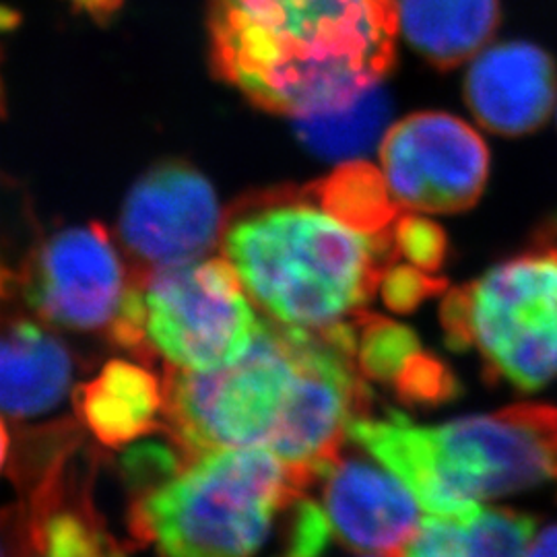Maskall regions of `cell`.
I'll use <instances>...</instances> for the list:
<instances>
[{
  "mask_svg": "<svg viewBox=\"0 0 557 557\" xmlns=\"http://www.w3.org/2000/svg\"><path fill=\"white\" fill-rule=\"evenodd\" d=\"M372 395L351 319L329 329L262 322L250 349L209 372L168 368L163 425L186 458L264 448L312 487L341 457Z\"/></svg>",
  "mask_w": 557,
  "mask_h": 557,
  "instance_id": "1",
  "label": "cell"
},
{
  "mask_svg": "<svg viewBox=\"0 0 557 557\" xmlns=\"http://www.w3.org/2000/svg\"><path fill=\"white\" fill-rule=\"evenodd\" d=\"M211 60L255 106L296 119L349 106L397 57V0H213Z\"/></svg>",
  "mask_w": 557,
  "mask_h": 557,
  "instance_id": "2",
  "label": "cell"
},
{
  "mask_svg": "<svg viewBox=\"0 0 557 557\" xmlns=\"http://www.w3.org/2000/svg\"><path fill=\"white\" fill-rule=\"evenodd\" d=\"M221 238L246 294L275 322L299 329L354 319L397 255L393 230L361 234L308 190L255 200L223 225Z\"/></svg>",
  "mask_w": 557,
  "mask_h": 557,
  "instance_id": "3",
  "label": "cell"
},
{
  "mask_svg": "<svg viewBox=\"0 0 557 557\" xmlns=\"http://www.w3.org/2000/svg\"><path fill=\"white\" fill-rule=\"evenodd\" d=\"M349 438L397 475L432 517L473 515L479 499L557 483V407L517 403L487 416L418 425L388 409Z\"/></svg>",
  "mask_w": 557,
  "mask_h": 557,
  "instance_id": "4",
  "label": "cell"
},
{
  "mask_svg": "<svg viewBox=\"0 0 557 557\" xmlns=\"http://www.w3.org/2000/svg\"><path fill=\"white\" fill-rule=\"evenodd\" d=\"M306 494L264 448H221L186 460L176 478L131 502L128 529L158 557H255L278 510Z\"/></svg>",
  "mask_w": 557,
  "mask_h": 557,
  "instance_id": "5",
  "label": "cell"
},
{
  "mask_svg": "<svg viewBox=\"0 0 557 557\" xmlns=\"http://www.w3.org/2000/svg\"><path fill=\"white\" fill-rule=\"evenodd\" d=\"M236 269L227 259L133 271L110 341L170 368L209 372L238 361L260 331Z\"/></svg>",
  "mask_w": 557,
  "mask_h": 557,
  "instance_id": "6",
  "label": "cell"
},
{
  "mask_svg": "<svg viewBox=\"0 0 557 557\" xmlns=\"http://www.w3.org/2000/svg\"><path fill=\"white\" fill-rule=\"evenodd\" d=\"M442 324L455 349H478L490 379L535 393L557 379V221L533 248L453 289Z\"/></svg>",
  "mask_w": 557,
  "mask_h": 557,
  "instance_id": "7",
  "label": "cell"
},
{
  "mask_svg": "<svg viewBox=\"0 0 557 557\" xmlns=\"http://www.w3.org/2000/svg\"><path fill=\"white\" fill-rule=\"evenodd\" d=\"M131 281L110 232L89 221L44 236L23 262L17 285L48 326L110 337Z\"/></svg>",
  "mask_w": 557,
  "mask_h": 557,
  "instance_id": "8",
  "label": "cell"
},
{
  "mask_svg": "<svg viewBox=\"0 0 557 557\" xmlns=\"http://www.w3.org/2000/svg\"><path fill=\"white\" fill-rule=\"evenodd\" d=\"M380 160L398 207L425 213L473 207L490 176L487 145L467 122L442 112H421L391 126Z\"/></svg>",
  "mask_w": 557,
  "mask_h": 557,
  "instance_id": "9",
  "label": "cell"
},
{
  "mask_svg": "<svg viewBox=\"0 0 557 557\" xmlns=\"http://www.w3.org/2000/svg\"><path fill=\"white\" fill-rule=\"evenodd\" d=\"M220 202L209 180L182 161L143 174L120 211L119 236L137 271L197 262L223 236Z\"/></svg>",
  "mask_w": 557,
  "mask_h": 557,
  "instance_id": "10",
  "label": "cell"
},
{
  "mask_svg": "<svg viewBox=\"0 0 557 557\" xmlns=\"http://www.w3.org/2000/svg\"><path fill=\"white\" fill-rule=\"evenodd\" d=\"M320 481L324 512L343 545L400 557L416 537L418 498L386 467L338 457Z\"/></svg>",
  "mask_w": 557,
  "mask_h": 557,
  "instance_id": "11",
  "label": "cell"
},
{
  "mask_svg": "<svg viewBox=\"0 0 557 557\" xmlns=\"http://www.w3.org/2000/svg\"><path fill=\"white\" fill-rule=\"evenodd\" d=\"M465 98L490 133L531 135L557 106L556 60L531 41H504L485 48L467 73Z\"/></svg>",
  "mask_w": 557,
  "mask_h": 557,
  "instance_id": "12",
  "label": "cell"
},
{
  "mask_svg": "<svg viewBox=\"0 0 557 557\" xmlns=\"http://www.w3.org/2000/svg\"><path fill=\"white\" fill-rule=\"evenodd\" d=\"M77 372L71 347L46 322L0 314V411L34 419L54 411Z\"/></svg>",
  "mask_w": 557,
  "mask_h": 557,
  "instance_id": "13",
  "label": "cell"
},
{
  "mask_svg": "<svg viewBox=\"0 0 557 557\" xmlns=\"http://www.w3.org/2000/svg\"><path fill=\"white\" fill-rule=\"evenodd\" d=\"M75 416L106 448L165 430L163 384L139 363L108 361L100 372L75 388Z\"/></svg>",
  "mask_w": 557,
  "mask_h": 557,
  "instance_id": "14",
  "label": "cell"
},
{
  "mask_svg": "<svg viewBox=\"0 0 557 557\" xmlns=\"http://www.w3.org/2000/svg\"><path fill=\"white\" fill-rule=\"evenodd\" d=\"M354 329L356 361L363 379L393 386L398 397L413 405H438L457 397L455 376L421 349L407 326L359 312Z\"/></svg>",
  "mask_w": 557,
  "mask_h": 557,
  "instance_id": "15",
  "label": "cell"
},
{
  "mask_svg": "<svg viewBox=\"0 0 557 557\" xmlns=\"http://www.w3.org/2000/svg\"><path fill=\"white\" fill-rule=\"evenodd\" d=\"M398 32L438 69L475 59L502 21L499 0H397Z\"/></svg>",
  "mask_w": 557,
  "mask_h": 557,
  "instance_id": "16",
  "label": "cell"
},
{
  "mask_svg": "<svg viewBox=\"0 0 557 557\" xmlns=\"http://www.w3.org/2000/svg\"><path fill=\"white\" fill-rule=\"evenodd\" d=\"M535 527V518L510 508L434 517L421 524L400 557H524Z\"/></svg>",
  "mask_w": 557,
  "mask_h": 557,
  "instance_id": "17",
  "label": "cell"
},
{
  "mask_svg": "<svg viewBox=\"0 0 557 557\" xmlns=\"http://www.w3.org/2000/svg\"><path fill=\"white\" fill-rule=\"evenodd\" d=\"M308 195L326 213L361 234H386L397 223V200L393 199L384 174L361 161H347L335 174L310 186Z\"/></svg>",
  "mask_w": 557,
  "mask_h": 557,
  "instance_id": "18",
  "label": "cell"
},
{
  "mask_svg": "<svg viewBox=\"0 0 557 557\" xmlns=\"http://www.w3.org/2000/svg\"><path fill=\"white\" fill-rule=\"evenodd\" d=\"M388 116L391 101L376 85L345 108L298 119L296 131L299 139L322 158L351 161L376 145Z\"/></svg>",
  "mask_w": 557,
  "mask_h": 557,
  "instance_id": "19",
  "label": "cell"
},
{
  "mask_svg": "<svg viewBox=\"0 0 557 557\" xmlns=\"http://www.w3.org/2000/svg\"><path fill=\"white\" fill-rule=\"evenodd\" d=\"M186 460L188 458L176 444L168 446L145 442L140 446H133L120 460V473L131 494V502L156 492L163 483L176 478Z\"/></svg>",
  "mask_w": 557,
  "mask_h": 557,
  "instance_id": "20",
  "label": "cell"
},
{
  "mask_svg": "<svg viewBox=\"0 0 557 557\" xmlns=\"http://www.w3.org/2000/svg\"><path fill=\"white\" fill-rule=\"evenodd\" d=\"M333 535L324 508L301 494L289 506L287 549L289 557H319Z\"/></svg>",
  "mask_w": 557,
  "mask_h": 557,
  "instance_id": "21",
  "label": "cell"
},
{
  "mask_svg": "<svg viewBox=\"0 0 557 557\" xmlns=\"http://www.w3.org/2000/svg\"><path fill=\"white\" fill-rule=\"evenodd\" d=\"M393 239L397 255H405L413 262V267L428 273L438 271L446 257V236L434 221L413 215L400 218L393 225Z\"/></svg>",
  "mask_w": 557,
  "mask_h": 557,
  "instance_id": "22",
  "label": "cell"
},
{
  "mask_svg": "<svg viewBox=\"0 0 557 557\" xmlns=\"http://www.w3.org/2000/svg\"><path fill=\"white\" fill-rule=\"evenodd\" d=\"M382 296L388 308L395 312H409L419 301L436 296L444 289V281L430 277L428 271L413 264L388 267L382 275Z\"/></svg>",
  "mask_w": 557,
  "mask_h": 557,
  "instance_id": "23",
  "label": "cell"
},
{
  "mask_svg": "<svg viewBox=\"0 0 557 557\" xmlns=\"http://www.w3.org/2000/svg\"><path fill=\"white\" fill-rule=\"evenodd\" d=\"M69 2L75 11L85 13L87 17L94 21H110L114 13L122 7V0H64Z\"/></svg>",
  "mask_w": 557,
  "mask_h": 557,
  "instance_id": "24",
  "label": "cell"
},
{
  "mask_svg": "<svg viewBox=\"0 0 557 557\" xmlns=\"http://www.w3.org/2000/svg\"><path fill=\"white\" fill-rule=\"evenodd\" d=\"M527 557H557V524L547 527L531 545Z\"/></svg>",
  "mask_w": 557,
  "mask_h": 557,
  "instance_id": "25",
  "label": "cell"
},
{
  "mask_svg": "<svg viewBox=\"0 0 557 557\" xmlns=\"http://www.w3.org/2000/svg\"><path fill=\"white\" fill-rule=\"evenodd\" d=\"M15 281H17V278L13 277L11 269L7 267V262L0 257V314H2L4 301L9 299V294H11V285H13Z\"/></svg>",
  "mask_w": 557,
  "mask_h": 557,
  "instance_id": "26",
  "label": "cell"
},
{
  "mask_svg": "<svg viewBox=\"0 0 557 557\" xmlns=\"http://www.w3.org/2000/svg\"><path fill=\"white\" fill-rule=\"evenodd\" d=\"M9 448H11V436H9V432H7L4 421L0 419V471H2V467L7 465Z\"/></svg>",
  "mask_w": 557,
  "mask_h": 557,
  "instance_id": "27",
  "label": "cell"
},
{
  "mask_svg": "<svg viewBox=\"0 0 557 557\" xmlns=\"http://www.w3.org/2000/svg\"><path fill=\"white\" fill-rule=\"evenodd\" d=\"M384 557H397V556H384Z\"/></svg>",
  "mask_w": 557,
  "mask_h": 557,
  "instance_id": "28",
  "label": "cell"
},
{
  "mask_svg": "<svg viewBox=\"0 0 557 557\" xmlns=\"http://www.w3.org/2000/svg\"><path fill=\"white\" fill-rule=\"evenodd\" d=\"M287 557H289V556H287Z\"/></svg>",
  "mask_w": 557,
  "mask_h": 557,
  "instance_id": "29",
  "label": "cell"
}]
</instances>
